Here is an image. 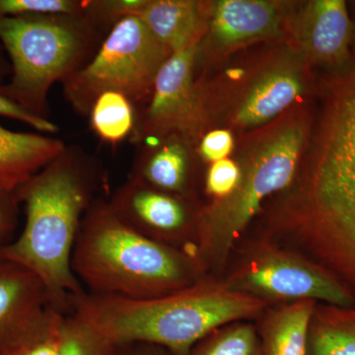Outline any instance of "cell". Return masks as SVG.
<instances>
[{"label":"cell","mask_w":355,"mask_h":355,"mask_svg":"<svg viewBox=\"0 0 355 355\" xmlns=\"http://www.w3.org/2000/svg\"><path fill=\"white\" fill-rule=\"evenodd\" d=\"M99 174L78 149L65 146L57 157L15 191L24 205V227L0 248V257L24 266L46 286L62 314L85 293L72 272L71 258L84 216L97 198Z\"/></svg>","instance_id":"cell-1"},{"label":"cell","mask_w":355,"mask_h":355,"mask_svg":"<svg viewBox=\"0 0 355 355\" xmlns=\"http://www.w3.org/2000/svg\"><path fill=\"white\" fill-rule=\"evenodd\" d=\"M197 256L166 246L125 225L97 198L89 207L74 246L72 272L86 293L142 300L198 282Z\"/></svg>","instance_id":"cell-2"},{"label":"cell","mask_w":355,"mask_h":355,"mask_svg":"<svg viewBox=\"0 0 355 355\" xmlns=\"http://www.w3.org/2000/svg\"><path fill=\"white\" fill-rule=\"evenodd\" d=\"M261 307L260 299L198 282L181 291L142 300L85 292L74 300L71 312L94 326L116 347L147 343L173 355H188L216 329L253 317Z\"/></svg>","instance_id":"cell-3"},{"label":"cell","mask_w":355,"mask_h":355,"mask_svg":"<svg viewBox=\"0 0 355 355\" xmlns=\"http://www.w3.org/2000/svg\"><path fill=\"white\" fill-rule=\"evenodd\" d=\"M328 83L306 211L320 253L355 291V69Z\"/></svg>","instance_id":"cell-4"},{"label":"cell","mask_w":355,"mask_h":355,"mask_svg":"<svg viewBox=\"0 0 355 355\" xmlns=\"http://www.w3.org/2000/svg\"><path fill=\"white\" fill-rule=\"evenodd\" d=\"M96 26L84 15L0 16V42L12 76L0 93L38 118L48 119L51 86L87 62Z\"/></svg>","instance_id":"cell-5"},{"label":"cell","mask_w":355,"mask_h":355,"mask_svg":"<svg viewBox=\"0 0 355 355\" xmlns=\"http://www.w3.org/2000/svg\"><path fill=\"white\" fill-rule=\"evenodd\" d=\"M307 135L305 120L289 121L273 130L245 159L235 191L200 212L197 231L200 265L227 253L263 200L291 183Z\"/></svg>","instance_id":"cell-6"},{"label":"cell","mask_w":355,"mask_h":355,"mask_svg":"<svg viewBox=\"0 0 355 355\" xmlns=\"http://www.w3.org/2000/svg\"><path fill=\"white\" fill-rule=\"evenodd\" d=\"M172 51L151 34L137 16L116 22L92 58L62 83L67 101L89 116L96 98L107 91L135 104L151 93L159 70Z\"/></svg>","instance_id":"cell-7"},{"label":"cell","mask_w":355,"mask_h":355,"mask_svg":"<svg viewBox=\"0 0 355 355\" xmlns=\"http://www.w3.org/2000/svg\"><path fill=\"white\" fill-rule=\"evenodd\" d=\"M202 42L175 51L159 70L150 101L137 116L135 139H161L179 135L189 140L198 137L205 123V107L193 79L196 60Z\"/></svg>","instance_id":"cell-8"},{"label":"cell","mask_w":355,"mask_h":355,"mask_svg":"<svg viewBox=\"0 0 355 355\" xmlns=\"http://www.w3.org/2000/svg\"><path fill=\"white\" fill-rule=\"evenodd\" d=\"M237 286L259 295L292 300H323L352 307L354 296L323 268L286 256L266 257L242 273Z\"/></svg>","instance_id":"cell-9"},{"label":"cell","mask_w":355,"mask_h":355,"mask_svg":"<svg viewBox=\"0 0 355 355\" xmlns=\"http://www.w3.org/2000/svg\"><path fill=\"white\" fill-rule=\"evenodd\" d=\"M108 202L121 221L153 241L172 247L170 242L191 233L197 239L200 214L193 216L179 196L128 179Z\"/></svg>","instance_id":"cell-10"},{"label":"cell","mask_w":355,"mask_h":355,"mask_svg":"<svg viewBox=\"0 0 355 355\" xmlns=\"http://www.w3.org/2000/svg\"><path fill=\"white\" fill-rule=\"evenodd\" d=\"M53 309L50 294L34 273L0 257V355L36 335Z\"/></svg>","instance_id":"cell-11"},{"label":"cell","mask_w":355,"mask_h":355,"mask_svg":"<svg viewBox=\"0 0 355 355\" xmlns=\"http://www.w3.org/2000/svg\"><path fill=\"white\" fill-rule=\"evenodd\" d=\"M297 38L312 62L331 67L347 64L354 42V24L347 2H308L298 20Z\"/></svg>","instance_id":"cell-12"},{"label":"cell","mask_w":355,"mask_h":355,"mask_svg":"<svg viewBox=\"0 0 355 355\" xmlns=\"http://www.w3.org/2000/svg\"><path fill=\"white\" fill-rule=\"evenodd\" d=\"M209 12L210 40L219 48L277 36L282 20L279 4L263 0H221Z\"/></svg>","instance_id":"cell-13"},{"label":"cell","mask_w":355,"mask_h":355,"mask_svg":"<svg viewBox=\"0 0 355 355\" xmlns=\"http://www.w3.org/2000/svg\"><path fill=\"white\" fill-rule=\"evenodd\" d=\"M303 89V74L296 65L273 67L248 90L238 104L233 121L241 128L263 125L291 106Z\"/></svg>","instance_id":"cell-14"},{"label":"cell","mask_w":355,"mask_h":355,"mask_svg":"<svg viewBox=\"0 0 355 355\" xmlns=\"http://www.w3.org/2000/svg\"><path fill=\"white\" fill-rule=\"evenodd\" d=\"M64 148L62 140L0 125V190L15 193Z\"/></svg>","instance_id":"cell-15"},{"label":"cell","mask_w":355,"mask_h":355,"mask_svg":"<svg viewBox=\"0 0 355 355\" xmlns=\"http://www.w3.org/2000/svg\"><path fill=\"white\" fill-rule=\"evenodd\" d=\"M139 18L173 53L202 42L209 10L195 0H148Z\"/></svg>","instance_id":"cell-16"},{"label":"cell","mask_w":355,"mask_h":355,"mask_svg":"<svg viewBox=\"0 0 355 355\" xmlns=\"http://www.w3.org/2000/svg\"><path fill=\"white\" fill-rule=\"evenodd\" d=\"M173 139L146 144V150L133 163L128 179L172 195L184 196L188 188L191 158L187 142L179 135Z\"/></svg>","instance_id":"cell-17"},{"label":"cell","mask_w":355,"mask_h":355,"mask_svg":"<svg viewBox=\"0 0 355 355\" xmlns=\"http://www.w3.org/2000/svg\"><path fill=\"white\" fill-rule=\"evenodd\" d=\"M314 301L301 300L277 311L261 333L263 355H306Z\"/></svg>","instance_id":"cell-18"},{"label":"cell","mask_w":355,"mask_h":355,"mask_svg":"<svg viewBox=\"0 0 355 355\" xmlns=\"http://www.w3.org/2000/svg\"><path fill=\"white\" fill-rule=\"evenodd\" d=\"M93 130L109 144H119L133 132L137 114L132 102L116 91H107L96 98L89 113Z\"/></svg>","instance_id":"cell-19"},{"label":"cell","mask_w":355,"mask_h":355,"mask_svg":"<svg viewBox=\"0 0 355 355\" xmlns=\"http://www.w3.org/2000/svg\"><path fill=\"white\" fill-rule=\"evenodd\" d=\"M118 347L76 313L62 318L60 355H116Z\"/></svg>","instance_id":"cell-20"},{"label":"cell","mask_w":355,"mask_h":355,"mask_svg":"<svg viewBox=\"0 0 355 355\" xmlns=\"http://www.w3.org/2000/svg\"><path fill=\"white\" fill-rule=\"evenodd\" d=\"M306 355H355V316H335L314 324Z\"/></svg>","instance_id":"cell-21"},{"label":"cell","mask_w":355,"mask_h":355,"mask_svg":"<svg viewBox=\"0 0 355 355\" xmlns=\"http://www.w3.org/2000/svg\"><path fill=\"white\" fill-rule=\"evenodd\" d=\"M188 355H263V349L254 327L241 324L205 336Z\"/></svg>","instance_id":"cell-22"},{"label":"cell","mask_w":355,"mask_h":355,"mask_svg":"<svg viewBox=\"0 0 355 355\" xmlns=\"http://www.w3.org/2000/svg\"><path fill=\"white\" fill-rule=\"evenodd\" d=\"M85 1L76 0H0V16L69 15L81 16Z\"/></svg>","instance_id":"cell-23"},{"label":"cell","mask_w":355,"mask_h":355,"mask_svg":"<svg viewBox=\"0 0 355 355\" xmlns=\"http://www.w3.org/2000/svg\"><path fill=\"white\" fill-rule=\"evenodd\" d=\"M148 0H103L85 1L84 16L97 27L100 24H111L130 16H137L144 10Z\"/></svg>","instance_id":"cell-24"},{"label":"cell","mask_w":355,"mask_h":355,"mask_svg":"<svg viewBox=\"0 0 355 355\" xmlns=\"http://www.w3.org/2000/svg\"><path fill=\"white\" fill-rule=\"evenodd\" d=\"M64 315L51 311L41 330L8 355H60V328Z\"/></svg>","instance_id":"cell-25"},{"label":"cell","mask_w":355,"mask_h":355,"mask_svg":"<svg viewBox=\"0 0 355 355\" xmlns=\"http://www.w3.org/2000/svg\"><path fill=\"white\" fill-rule=\"evenodd\" d=\"M241 168L230 159H222L210 166L207 175V193L220 200L230 196L239 184Z\"/></svg>","instance_id":"cell-26"},{"label":"cell","mask_w":355,"mask_h":355,"mask_svg":"<svg viewBox=\"0 0 355 355\" xmlns=\"http://www.w3.org/2000/svg\"><path fill=\"white\" fill-rule=\"evenodd\" d=\"M20 205L15 193L0 190V248L13 240L18 225Z\"/></svg>","instance_id":"cell-27"},{"label":"cell","mask_w":355,"mask_h":355,"mask_svg":"<svg viewBox=\"0 0 355 355\" xmlns=\"http://www.w3.org/2000/svg\"><path fill=\"white\" fill-rule=\"evenodd\" d=\"M234 147L232 133L226 130H212L200 140V156L209 162H216L227 158Z\"/></svg>","instance_id":"cell-28"},{"label":"cell","mask_w":355,"mask_h":355,"mask_svg":"<svg viewBox=\"0 0 355 355\" xmlns=\"http://www.w3.org/2000/svg\"><path fill=\"white\" fill-rule=\"evenodd\" d=\"M0 116L22 121L26 125H30V127L42 132L55 133L58 130L57 125L53 121L34 116V114L20 107L19 105L2 95L1 93H0Z\"/></svg>","instance_id":"cell-29"},{"label":"cell","mask_w":355,"mask_h":355,"mask_svg":"<svg viewBox=\"0 0 355 355\" xmlns=\"http://www.w3.org/2000/svg\"><path fill=\"white\" fill-rule=\"evenodd\" d=\"M162 347L147 343H132V345L118 347L116 355H167Z\"/></svg>","instance_id":"cell-30"},{"label":"cell","mask_w":355,"mask_h":355,"mask_svg":"<svg viewBox=\"0 0 355 355\" xmlns=\"http://www.w3.org/2000/svg\"><path fill=\"white\" fill-rule=\"evenodd\" d=\"M4 69H6V65H4L2 58H0V76H2V73H3Z\"/></svg>","instance_id":"cell-31"}]
</instances>
